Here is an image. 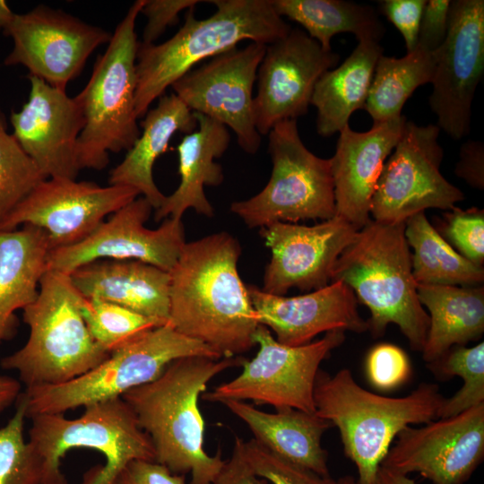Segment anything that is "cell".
Instances as JSON below:
<instances>
[{
	"mask_svg": "<svg viewBox=\"0 0 484 484\" xmlns=\"http://www.w3.org/2000/svg\"><path fill=\"white\" fill-rule=\"evenodd\" d=\"M49 250L47 234L39 228L0 230V343L17 333L15 312L37 298Z\"/></svg>",
	"mask_w": 484,
	"mask_h": 484,
	"instance_id": "28",
	"label": "cell"
},
{
	"mask_svg": "<svg viewBox=\"0 0 484 484\" xmlns=\"http://www.w3.org/2000/svg\"><path fill=\"white\" fill-rule=\"evenodd\" d=\"M14 13L11 11L6 2L0 0V30H4Z\"/></svg>",
	"mask_w": 484,
	"mask_h": 484,
	"instance_id": "49",
	"label": "cell"
},
{
	"mask_svg": "<svg viewBox=\"0 0 484 484\" xmlns=\"http://www.w3.org/2000/svg\"><path fill=\"white\" fill-rule=\"evenodd\" d=\"M113 484H186L185 475L148 460H133L117 474Z\"/></svg>",
	"mask_w": 484,
	"mask_h": 484,
	"instance_id": "44",
	"label": "cell"
},
{
	"mask_svg": "<svg viewBox=\"0 0 484 484\" xmlns=\"http://www.w3.org/2000/svg\"><path fill=\"white\" fill-rule=\"evenodd\" d=\"M254 340L259 345L258 351L252 359L243 360L242 372L203 393V400L220 403L252 401L275 410L315 412L314 388L320 364L342 344L345 331H330L318 341L292 347L277 341L266 326L259 324Z\"/></svg>",
	"mask_w": 484,
	"mask_h": 484,
	"instance_id": "11",
	"label": "cell"
},
{
	"mask_svg": "<svg viewBox=\"0 0 484 484\" xmlns=\"http://www.w3.org/2000/svg\"><path fill=\"white\" fill-rule=\"evenodd\" d=\"M281 16L299 23L323 49L332 50L331 39L349 32L359 41L380 42L385 27L370 5L343 0H271Z\"/></svg>",
	"mask_w": 484,
	"mask_h": 484,
	"instance_id": "31",
	"label": "cell"
},
{
	"mask_svg": "<svg viewBox=\"0 0 484 484\" xmlns=\"http://www.w3.org/2000/svg\"><path fill=\"white\" fill-rule=\"evenodd\" d=\"M246 287L259 324L272 330L281 344L305 345L319 333L333 330L368 331L353 291L341 281L294 297L270 294L255 285Z\"/></svg>",
	"mask_w": 484,
	"mask_h": 484,
	"instance_id": "22",
	"label": "cell"
},
{
	"mask_svg": "<svg viewBox=\"0 0 484 484\" xmlns=\"http://www.w3.org/2000/svg\"><path fill=\"white\" fill-rule=\"evenodd\" d=\"M242 441L243 438L235 436L231 456L225 461L213 484H268L265 479L255 475L246 462Z\"/></svg>",
	"mask_w": 484,
	"mask_h": 484,
	"instance_id": "46",
	"label": "cell"
},
{
	"mask_svg": "<svg viewBox=\"0 0 484 484\" xmlns=\"http://www.w3.org/2000/svg\"><path fill=\"white\" fill-rule=\"evenodd\" d=\"M436 63V52L418 47L402 58L381 55L364 107L373 125L402 117V109L413 91L431 82Z\"/></svg>",
	"mask_w": 484,
	"mask_h": 484,
	"instance_id": "33",
	"label": "cell"
},
{
	"mask_svg": "<svg viewBox=\"0 0 484 484\" xmlns=\"http://www.w3.org/2000/svg\"><path fill=\"white\" fill-rule=\"evenodd\" d=\"M13 41L5 65H22L30 73L65 91L83 70L91 53L108 43V31L60 10L40 4L14 13L3 30Z\"/></svg>",
	"mask_w": 484,
	"mask_h": 484,
	"instance_id": "13",
	"label": "cell"
},
{
	"mask_svg": "<svg viewBox=\"0 0 484 484\" xmlns=\"http://www.w3.org/2000/svg\"><path fill=\"white\" fill-rule=\"evenodd\" d=\"M404 229L405 222L371 219L336 260L331 282H343L358 302L368 307L367 322L374 338L382 337L386 327L394 324L411 348L421 351L429 317L418 297Z\"/></svg>",
	"mask_w": 484,
	"mask_h": 484,
	"instance_id": "3",
	"label": "cell"
},
{
	"mask_svg": "<svg viewBox=\"0 0 484 484\" xmlns=\"http://www.w3.org/2000/svg\"><path fill=\"white\" fill-rule=\"evenodd\" d=\"M373 484H415V481L404 475L380 465Z\"/></svg>",
	"mask_w": 484,
	"mask_h": 484,
	"instance_id": "48",
	"label": "cell"
},
{
	"mask_svg": "<svg viewBox=\"0 0 484 484\" xmlns=\"http://www.w3.org/2000/svg\"><path fill=\"white\" fill-rule=\"evenodd\" d=\"M215 13L198 20L194 8L184 25L160 44L139 42L136 54L135 112L145 116L150 105L199 62L237 48L244 40L272 44L291 30L271 0H212Z\"/></svg>",
	"mask_w": 484,
	"mask_h": 484,
	"instance_id": "4",
	"label": "cell"
},
{
	"mask_svg": "<svg viewBox=\"0 0 484 484\" xmlns=\"http://www.w3.org/2000/svg\"><path fill=\"white\" fill-rule=\"evenodd\" d=\"M82 298H99L169 322V274L135 260H98L69 274Z\"/></svg>",
	"mask_w": 484,
	"mask_h": 484,
	"instance_id": "24",
	"label": "cell"
},
{
	"mask_svg": "<svg viewBox=\"0 0 484 484\" xmlns=\"http://www.w3.org/2000/svg\"><path fill=\"white\" fill-rule=\"evenodd\" d=\"M141 125L143 132L123 160L110 171L108 183L134 188L157 210L166 195L154 182L153 165L177 132L192 133L197 122L194 112L173 92L159 99Z\"/></svg>",
	"mask_w": 484,
	"mask_h": 484,
	"instance_id": "27",
	"label": "cell"
},
{
	"mask_svg": "<svg viewBox=\"0 0 484 484\" xmlns=\"http://www.w3.org/2000/svg\"><path fill=\"white\" fill-rule=\"evenodd\" d=\"M28 101L10 121L13 135L45 178L76 179L77 143L85 118L76 97L29 75Z\"/></svg>",
	"mask_w": 484,
	"mask_h": 484,
	"instance_id": "21",
	"label": "cell"
},
{
	"mask_svg": "<svg viewBox=\"0 0 484 484\" xmlns=\"http://www.w3.org/2000/svg\"><path fill=\"white\" fill-rule=\"evenodd\" d=\"M426 0H384L380 1V13L384 14L402 34L407 53L413 51L418 43L419 24Z\"/></svg>",
	"mask_w": 484,
	"mask_h": 484,
	"instance_id": "41",
	"label": "cell"
},
{
	"mask_svg": "<svg viewBox=\"0 0 484 484\" xmlns=\"http://www.w3.org/2000/svg\"><path fill=\"white\" fill-rule=\"evenodd\" d=\"M381 55L378 42L359 41L341 65L319 78L310 103L317 109L318 134L327 137L339 133L354 111L364 108Z\"/></svg>",
	"mask_w": 484,
	"mask_h": 484,
	"instance_id": "30",
	"label": "cell"
},
{
	"mask_svg": "<svg viewBox=\"0 0 484 484\" xmlns=\"http://www.w3.org/2000/svg\"><path fill=\"white\" fill-rule=\"evenodd\" d=\"M201 356L222 359L209 346L188 338L168 322L114 350L99 366L69 382L26 388V416L67 411L122 397L157 379L176 359Z\"/></svg>",
	"mask_w": 484,
	"mask_h": 484,
	"instance_id": "9",
	"label": "cell"
},
{
	"mask_svg": "<svg viewBox=\"0 0 484 484\" xmlns=\"http://www.w3.org/2000/svg\"><path fill=\"white\" fill-rule=\"evenodd\" d=\"M438 233L463 257L483 266L484 211L478 207H454L438 219Z\"/></svg>",
	"mask_w": 484,
	"mask_h": 484,
	"instance_id": "38",
	"label": "cell"
},
{
	"mask_svg": "<svg viewBox=\"0 0 484 484\" xmlns=\"http://www.w3.org/2000/svg\"><path fill=\"white\" fill-rule=\"evenodd\" d=\"M44 179L35 162L7 132L0 108V224Z\"/></svg>",
	"mask_w": 484,
	"mask_h": 484,
	"instance_id": "36",
	"label": "cell"
},
{
	"mask_svg": "<svg viewBox=\"0 0 484 484\" xmlns=\"http://www.w3.org/2000/svg\"><path fill=\"white\" fill-rule=\"evenodd\" d=\"M444 401L438 385L428 383L403 397L374 393L348 368L334 375L319 369L314 388L315 412L339 429L344 454L358 471L356 484H373L397 435L437 419Z\"/></svg>",
	"mask_w": 484,
	"mask_h": 484,
	"instance_id": "5",
	"label": "cell"
},
{
	"mask_svg": "<svg viewBox=\"0 0 484 484\" xmlns=\"http://www.w3.org/2000/svg\"><path fill=\"white\" fill-rule=\"evenodd\" d=\"M194 116L198 129L186 134L177 147L180 184L156 210V221L167 218L181 220L188 209L206 217L214 215L204 186H218L223 182L222 167L215 160L228 150L230 134L227 126L215 119L197 112Z\"/></svg>",
	"mask_w": 484,
	"mask_h": 484,
	"instance_id": "25",
	"label": "cell"
},
{
	"mask_svg": "<svg viewBox=\"0 0 484 484\" xmlns=\"http://www.w3.org/2000/svg\"><path fill=\"white\" fill-rule=\"evenodd\" d=\"M366 371L369 383L381 391H390L405 383L411 367L405 351L391 343H380L367 353Z\"/></svg>",
	"mask_w": 484,
	"mask_h": 484,
	"instance_id": "40",
	"label": "cell"
},
{
	"mask_svg": "<svg viewBox=\"0 0 484 484\" xmlns=\"http://www.w3.org/2000/svg\"><path fill=\"white\" fill-rule=\"evenodd\" d=\"M222 404L248 427L253 439L272 454L323 477L331 476L322 437L333 425L316 412L293 408L267 412L234 400Z\"/></svg>",
	"mask_w": 484,
	"mask_h": 484,
	"instance_id": "26",
	"label": "cell"
},
{
	"mask_svg": "<svg viewBox=\"0 0 484 484\" xmlns=\"http://www.w3.org/2000/svg\"><path fill=\"white\" fill-rule=\"evenodd\" d=\"M266 46L250 42L234 48L193 68L171 88L193 111L207 116L229 127L239 147L255 154L261 135L255 124L253 88Z\"/></svg>",
	"mask_w": 484,
	"mask_h": 484,
	"instance_id": "14",
	"label": "cell"
},
{
	"mask_svg": "<svg viewBox=\"0 0 484 484\" xmlns=\"http://www.w3.org/2000/svg\"><path fill=\"white\" fill-rule=\"evenodd\" d=\"M381 466L433 484H464L484 458V403L398 435Z\"/></svg>",
	"mask_w": 484,
	"mask_h": 484,
	"instance_id": "18",
	"label": "cell"
},
{
	"mask_svg": "<svg viewBox=\"0 0 484 484\" xmlns=\"http://www.w3.org/2000/svg\"><path fill=\"white\" fill-rule=\"evenodd\" d=\"M82 314L93 340L109 354L167 324L99 298H82Z\"/></svg>",
	"mask_w": 484,
	"mask_h": 484,
	"instance_id": "35",
	"label": "cell"
},
{
	"mask_svg": "<svg viewBox=\"0 0 484 484\" xmlns=\"http://www.w3.org/2000/svg\"><path fill=\"white\" fill-rule=\"evenodd\" d=\"M407 118L402 116L356 132L349 125L339 133L330 159L335 210L358 229L370 220V204L384 164L397 144Z\"/></svg>",
	"mask_w": 484,
	"mask_h": 484,
	"instance_id": "23",
	"label": "cell"
},
{
	"mask_svg": "<svg viewBox=\"0 0 484 484\" xmlns=\"http://www.w3.org/2000/svg\"><path fill=\"white\" fill-rule=\"evenodd\" d=\"M240 255L238 239L221 231L186 242L169 272V323L221 358L251 350L260 324L238 274Z\"/></svg>",
	"mask_w": 484,
	"mask_h": 484,
	"instance_id": "1",
	"label": "cell"
},
{
	"mask_svg": "<svg viewBox=\"0 0 484 484\" xmlns=\"http://www.w3.org/2000/svg\"><path fill=\"white\" fill-rule=\"evenodd\" d=\"M404 235L412 248V274L417 284L482 286L484 268L460 255L428 221L425 212L405 220Z\"/></svg>",
	"mask_w": 484,
	"mask_h": 484,
	"instance_id": "32",
	"label": "cell"
},
{
	"mask_svg": "<svg viewBox=\"0 0 484 484\" xmlns=\"http://www.w3.org/2000/svg\"><path fill=\"white\" fill-rule=\"evenodd\" d=\"M26 407L21 393L14 414L0 428V484H41L42 463L23 436Z\"/></svg>",
	"mask_w": 484,
	"mask_h": 484,
	"instance_id": "37",
	"label": "cell"
},
{
	"mask_svg": "<svg viewBox=\"0 0 484 484\" xmlns=\"http://www.w3.org/2000/svg\"><path fill=\"white\" fill-rule=\"evenodd\" d=\"M358 230L337 215L313 226L276 221L261 228L272 254L262 290L284 296L291 288L311 291L327 286L336 260Z\"/></svg>",
	"mask_w": 484,
	"mask_h": 484,
	"instance_id": "20",
	"label": "cell"
},
{
	"mask_svg": "<svg viewBox=\"0 0 484 484\" xmlns=\"http://www.w3.org/2000/svg\"><path fill=\"white\" fill-rule=\"evenodd\" d=\"M440 128L407 120L393 152L385 160L370 204L372 220L405 222L429 208L453 210L463 193L440 172L444 150Z\"/></svg>",
	"mask_w": 484,
	"mask_h": 484,
	"instance_id": "12",
	"label": "cell"
},
{
	"mask_svg": "<svg viewBox=\"0 0 484 484\" xmlns=\"http://www.w3.org/2000/svg\"><path fill=\"white\" fill-rule=\"evenodd\" d=\"M152 209L138 196L82 241L49 250L47 270L70 274L98 260H135L169 272L186 244L184 225L181 220L167 218L158 229L146 228Z\"/></svg>",
	"mask_w": 484,
	"mask_h": 484,
	"instance_id": "17",
	"label": "cell"
},
{
	"mask_svg": "<svg viewBox=\"0 0 484 484\" xmlns=\"http://www.w3.org/2000/svg\"><path fill=\"white\" fill-rule=\"evenodd\" d=\"M244 359L185 357L171 362L154 381L129 390L122 399L149 436L155 462L172 473L190 474L189 484H213L225 461L203 448L204 420L199 397L208 383Z\"/></svg>",
	"mask_w": 484,
	"mask_h": 484,
	"instance_id": "2",
	"label": "cell"
},
{
	"mask_svg": "<svg viewBox=\"0 0 484 484\" xmlns=\"http://www.w3.org/2000/svg\"><path fill=\"white\" fill-rule=\"evenodd\" d=\"M268 136L272 163L269 181L257 194L232 203L230 211L250 229L334 217L330 159L317 157L305 146L296 119L276 124Z\"/></svg>",
	"mask_w": 484,
	"mask_h": 484,
	"instance_id": "10",
	"label": "cell"
},
{
	"mask_svg": "<svg viewBox=\"0 0 484 484\" xmlns=\"http://www.w3.org/2000/svg\"><path fill=\"white\" fill-rule=\"evenodd\" d=\"M145 0L135 1L98 56L91 78L75 96L85 118L77 143L81 169L101 170L108 153L128 151L140 136L135 112L136 19Z\"/></svg>",
	"mask_w": 484,
	"mask_h": 484,
	"instance_id": "8",
	"label": "cell"
},
{
	"mask_svg": "<svg viewBox=\"0 0 484 484\" xmlns=\"http://www.w3.org/2000/svg\"><path fill=\"white\" fill-rule=\"evenodd\" d=\"M307 32L291 29L282 39L266 46L257 71L254 97L255 124L266 135L278 123L307 113L319 78L339 62Z\"/></svg>",
	"mask_w": 484,
	"mask_h": 484,
	"instance_id": "19",
	"label": "cell"
},
{
	"mask_svg": "<svg viewBox=\"0 0 484 484\" xmlns=\"http://www.w3.org/2000/svg\"><path fill=\"white\" fill-rule=\"evenodd\" d=\"M336 484H356V480L352 476L347 475L336 480Z\"/></svg>",
	"mask_w": 484,
	"mask_h": 484,
	"instance_id": "50",
	"label": "cell"
},
{
	"mask_svg": "<svg viewBox=\"0 0 484 484\" xmlns=\"http://www.w3.org/2000/svg\"><path fill=\"white\" fill-rule=\"evenodd\" d=\"M454 172L471 187L483 190L484 145L482 142L469 140L461 146L460 159Z\"/></svg>",
	"mask_w": 484,
	"mask_h": 484,
	"instance_id": "45",
	"label": "cell"
},
{
	"mask_svg": "<svg viewBox=\"0 0 484 484\" xmlns=\"http://www.w3.org/2000/svg\"><path fill=\"white\" fill-rule=\"evenodd\" d=\"M450 0H429L426 2L419 24L417 47L436 52L444 44L449 20Z\"/></svg>",
	"mask_w": 484,
	"mask_h": 484,
	"instance_id": "43",
	"label": "cell"
},
{
	"mask_svg": "<svg viewBox=\"0 0 484 484\" xmlns=\"http://www.w3.org/2000/svg\"><path fill=\"white\" fill-rule=\"evenodd\" d=\"M427 366L438 379L458 376L463 381L459 391L445 398L438 419L453 417L484 403L483 341L473 347L454 346Z\"/></svg>",
	"mask_w": 484,
	"mask_h": 484,
	"instance_id": "34",
	"label": "cell"
},
{
	"mask_svg": "<svg viewBox=\"0 0 484 484\" xmlns=\"http://www.w3.org/2000/svg\"><path fill=\"white\" fill-rule=\"evenodd\" d=\"M82 300L69 274L47 270L37 298L22 309L28 341L4 357L1 367L17 371L18 380L31 388L69 382L102 363L109 353L91 337Z\"/></svg>",
	"mask_w": 484,
	"mask_h": 484,
	"instance_id": "6",
	"label": "cell"
},
{
	"mask_svg": "<svg viewBox=\"0 0 484 484\" xmlns=\"http://www.w3.org/2000/svg\"><path fill=\"white\" fill-rule=\"evenodd\" d=\"M417 293L428 313L423 360L428 364L454 346L478 341L484 333V288L418 284Z\"/></svg>",
	"mask_w": 484,
	"mask_h": 484,
	"instance_id": "29",
	"label": "cell"
},
{
	"mask_svg": "<svg viewBox=\"0 0 484 484\" xmlns=\"http://www.w3.org/2000/svg\"><path fill=\"white\" fill-rule=\"evenodd\" d=\"M242 452L254 473L272 484H336L331 476L323 477L282 459L253 438L249 441L243 439Z\"/></svg>",
	"mask_w": 484,
	"mask_h": 484,
	"instance_id": "39",
	"label": "cell"
},
{
	"mask_svg": "<svg viewBox=\"0 0 484 484\" xmlns=\"http://www.w3.org/2000/svg\"><path fill=\"white\" fill-rule=\"evenodd\" d=\"M200 3L202 1L198 0H145L141 10L147 18L142 43L153 44L169 26L178 22L182 11L192 9Z\"/></svg>",
	"mask_w": 484,
	"mask_h": 484,
	"instance_id": "42",
	"label": "cell"
},
{
	"mask_svg": "<svg viewBox=\"0 0 484 484\" xmlns=\"http://www.w3.org/2000/svg\"><path fill=\"white\" fill-rule=\"evenodd\" d=\"M30 419L28 443L42 463L41 484H67L61 460L73 448L93 449L106 459L84 474L82 484H113L129 462L155 461L149 436L122 397L90 404L76 419L52 413Z\"/></svg>",
	"mask_w": 484,
	"mask_h": 484,
	"instance_id": "7",
	"label": "cell"
},
{
	"mask_svg": "<svg viewBox=\"0 0 484 484\" xmlns=\"http://www.w3.org/2000/svg\"><path fill=\"white\" fill-rule=\"evenodd\" d=\"M484 71V1L454 0L445 40L436 51L429 106L454 140L471 130V105Z\"/></svg>",
	"mask_w": 484,
	"mask_h": 484,
	"instance_id": "16",
	"label": "cell"
},
{
	"mask_svg": "<svg viewBox=\"0 0 484 484\" xmlns=\"http://www.w3.org/2000/svg\"><path fill=\"white\" fill-rule=\"evenodd\" d=\"M21 393V382L9 376L0 375V413L13 402Z\"/></svg>",
	"mask_w": 484,
	"mask_h": 484,
	"instance_id": "47",
	"label": "cell"
},
{
	"mask_svg": "<svg viewBox=\"0 0 484 484\" xmlns=\"http://www.w3.org/2000/svg\"><path fill=\"white\" fill-rule=\"evenodd\" d=\"M139 195L129 186L46 178L3 220L0 230L30 225L44 230L50 250L70 246L85 239L108 215Z\"/></svg>",
	"mask_w": 484,
	"mask_h": 484,
	"instance_id": "15",
	"label": "cell"
}]
</instances>
